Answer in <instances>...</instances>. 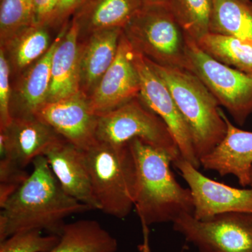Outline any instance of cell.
I'll return each mask as SVG.
<instances>
[{"label": "cell", "instance_id": "cell-1", "mask_svg": "<svg viewBox=\"0 0 252 252\" xmlns=\"http://www.w3.org/2000/svg\"><path fill=\"white\" fill-rule=\"evenodd\" d=\"M32 163L27 180L0 206V241L29 230L60 236L66 218L92 210L63 190L45 156Z\"/></svg>", "mask_w": 252, "mask_h": 252}, {"label": "cell", "instance_id": "cell-2", "mask_svg": "<svg viewBox=\"0 0 252 252\" xmlns=\"http://www.w3.org/2000/svg\"><path fill=\"white\" fill-rule=\"evenodd\" d=\"M137 167L134 207L143 233L141 252H151L149 228L157 223L173 222L182 214L193 215L190 189L176 180L170 167L171 157L138 139L128 142Z\"/></svg>", "mask_w": 252, "mask_h": 252}, {"label": "cell", "instance_id": "cell-3", "mask_svg": "<svg viewBox=\"0 0 252 252\" xmlns=\"http://www.w3.org/2000/svg\"><path fill=\"white\" fill-rule=\"evenodd\" d=\"M171 93L188 126L199 161L223 140L226 124L220 104L205 84L183 68L159 65L147 60Z\"/></svg>", "mask_w": 252, "mask_h": 252}, {"label": "cell", "instance_id": "cell-4", "mask_svg": "<svg viewBox=\"0 0 252 252\" xmlns=\"http://www.w3.org/2000/svg\"><path fill=\"white\" fill-rule=\"evenodd\" d=\"M99 210L124 219L134 207L137 173L129 143L117 145L96 140L83 150Z\"/></svg>", "mask_w": 252, "mask_h": 252}, {"label": "cell", "instance_id": "cell-5", "mask_svg": "<svg viewBox=\"0 0 252 252\" xmlns=\"http://www.w3.org/2000/svg\"><path fill=\"white\" fill-rule=\"evenodd\" d=\"M124 34L151 62L186 69L187 36L167 5L142 6L124 27Z\"/></svg>", "mask_w": 252, "mask_h": 252}, {"label": "cell", "instance_id": "cell-6", "mask_svg": "<svg viewBox=\"0 0 252 252\" xmlns=\"http://www.w3.org/2000/svg\"><path fill=\"white\" fill-rule=\"evenodd\" d=\"M96 139L117 145L138 139L165 152L171 157L172 162L182 157L166 124L144 104L140 96L99 117Z\"/></svg>", "mask_w": 252, "mask_h": 252}, {"label": "cell", "instance_id": "cell-7", "mask_svg": "<svg viewBox=\"0 0 252 252\" xmlns=\"http://www.w3.org/2000/svg\"><path fill=\"white\" fill-rule=\"evenodd\" d=\"M187 36V66L205 84L235 122L243 126L252 114V74L219 62Z\"/></svg>", "mask_w": 252, "mask_h": 252}, {"label": "cell", "instance_id": "cell-8", "mask_svg": "<svg viewBox=\"0 0 252 252\" xmlns=\"http://www.w3.org/2000/svg\"><path fill=\"white\" fill-rule=\"evenodd\" d=\"M172 223L199 252H252V214L228 212L198 220L185 213Z\"/></svg>", "mask_w": 252, "mask_h": 252}, {"label": "cell", "instance_id": "cell-9", "mask_svg": "<svg viewBox=\"0 0 252 252\" xmlns=\"http://www.w3.org/2000/svg\"><path fill=\"white\" fill-rule=\"evenodd\" d=\"M172 162L189 185L196 220H208L228 212L252 214V188H234L208 178L182 157Z\"/></svg>", "mask_w": 252, "mask_h": 252}, {"label": "cell", "instance_id": "cell-10", "mask_svg": "<svg viewBox=\"0 0 252 252\" xmlns=\"http://www.w3.org/2000/svg\"><path fill=\"white\" fill-rule=\"evenodd\" d=\"M134 63L140 77L141 99L166 124L182 157L200 168L201 165L194 151L190 130L166 84L147 59L135 50Z\"/></svg>", "mask_w": 252, "mask_h": 252}, {"label": "cell", "instance_id": "cell-11", "mask_svg": "<svg viewBox=\"0 0 252 252\" xmlns=\"http://www.w3.org/2000/svg\"><path fill=\"white\" fill-rule=\"evenodd\" d=\"M134 56L135 49L123 32L114 62L89 97L91 109L97 117L108 114L140 96V77Z\"/></svg>", "mask_w": 252, "mask_h": 252}, {"label": "cell", "instance_id": "cell-12", "mask_svg": "<svg viewBox=\"0 0 252 252\" xmlns=\"http://www.w3.org/2000/svg\"><path fill=\"white\" fill-rule=\"evenodd\" d=\"M35 117L81 150L89 148L97 140L99 117L93 112L89 97L82 93L46 102Z\"/></svg>", "mask_w": 252, "mask_h": 252}, {"label": "cell", "instance_id": "cell-13", "mask_svg": "<svg viewBox=\"0 0 252 252\" xmlns=\"http://www.w3.org/2000/svg\"><path fill=\"white\" fill-rule=\"evenodd\" d=\"M62 139L54 129L36 117L12 119L9 125L0 130V154L9 156L26 169Z\"/></svg>", "mask_w": 252, "mask_h": 252}, {"label": "cell", "instance_id": "cell-14", "mask_svg": "<svg viewBox=\"0 0 252 252\" xmlns=\"http://www.w3.org/2000/svg\"><path fill=\"white\" fill-rule=\"evenodd\" d=\"M65 25L61 28L49 51L11 80L10 113L12 119L35 117L47 102L51 85V62L56 46L63 35Z\"/></svg>", "mask_w": 252, "mask_h": 252}, {"label": "cell", "instance_id": "cell-15", "mask_svg": "<svg viewBox=\"0 0 252 252\" xmlns=\"http://www.w3.org/2000/svg\"><path fill=\"white\" fill-rule=\"evenodd\" d=\"M226 124L223 140L210 154L200 160L205 170L218 172L220 176L234 175L242 187L250 186L252 170V132L233 125L220 108Z\"/></svg>", "mask_w": 252, "mask_h": 252}, {"label": "cell", "instance_id": "cell-16", "mask_svg": "<svg viewBox=\"0 0 252 252\" xmlns=\"http://www.w3.org/2000/svg\"><path fill=\"white\" fill-rule=\"evenodd\" d=\"M44 156L55 177L68 195L92 210H99L83 150L63 138L51 147Z\"/></svg>", "mask_w": 252, "mask_h": 252}, {"label": "cell", "instance_id": "cell-17", "mask_svg": "<svg viewBox=\"0 0 252 252\" xmlns=\"http://www.w3.org/2000/svg\"><path fill=\"white\" fill-rule=\"evenodd\" d=\"M123 28L94 32L80 41L79 91L89 97L117 56Z\"/></svg>", "mask_w": 252, "mask_h": 252}, {"label": "cell", "instance_id": "cell-18", "mask_svg": "<svg viewBox=\"0 0 252 252\" xmlns=\"http://www.w3.org/2000/svg\"><path fill=\"white\" fill-rule=\"evenodd\" d=\"M79 28L72 19L66 23L51 62V85L48 101L72 96L79 91Z\"/></svg>", "mask_w": 252, "mask_h": 252}, {"label": "cell", "instance_id": "cell-19", "mask_svg": "<svg viewBox=\"0 0 252 252\" xmlns=\"http://www.w3.org/2000/svg\"><path fill=\"white\" fill-rule=\"evenodd\" d=\"M142 6L140 0H86L71 19L77 23L81 40L94 32L124 29Z\"/></svg>", "mask_w": 252, "mask_h": 252}, {"label": "cell", "instance_id": "cell-20", "mask_svg": "<svg viewBox=\"0 0 252 252\" xmlns=\"http://www.w3.org/2000/svg\"><path fill=\"white\" fill-rule=\"evenodd\" d=\"M49 25H32L0 49L4 51L11 68V80L46 54L53 43Z\"/></svg>", "mask_w": 252, "mask_h": 252}, {"label": "cell", "instance_id": "cell-21", "mask_svg": "<svg viewBox=\"0 0 252 252\" xmlns=\"http://www.w3.org/2000/svg\"><path fill=\"white\" fill-rule=\"evenodd\" d=\"M118 242L98 221L82 220L65 223L59 243L49 252H117Z\"/></svg>", "mask_w": 252, "mask_h": 252}, {"label": "cell", "instance_id": "cell-22", "mask_svg": "<svg viewBox=\"0 0 252 252\" xmlns=\"http://www.w3.org/2000/svg\"><path fill=\"white\" fill-rule=\"evenodd\" d=\"M210 32L252 43V1L213 0Z\"/></svg>", "mask_w": 252, "mask_h": 252}, {"label": "cell", "instance_id": "cell-23", "mask_svg": "<svg viewBox=\"0 0 252 252\" xmlns=\"http://www.w3.org/2000/svg\"><path fill=\"white\" fill-rule=\"evenodd\" d=\"M196 42L200 49L219 62L252 74V43L210 32Z\"/></svg>", "mask_w": 252, "mask_h": 252}, {"label": "cell", "instance_id": "cell-24", "mask_svg": "<svg viewBox=\"0 0 252 252\" xmlns=\"http://www.w3.org/2000/svg\"><path fill=\"white\" fill-rule=\"evenodd\" d=\"M167 5L186 35L198 41L210 33L213 0H169Z\"/></svg>", "mask_w": 252, "mask_h": 252}, {"label": "cell", "instance_id": "cell-25", "mask_svg": "<svg viewBox=\"0 0 252 252\" xmlns=\"http://www.w3.org/2000/svg\"><path fill=\"white\" fill-rule=\"evenodd\" d=\"M34 25L32 0H1L0 46Z\"/></svg>", "mask_w": 252, "mask_h": 252}, {"label": "cell", "instance_id": "cell-26", "mask_svg": "<svg viewBox=\"0 0 252 252\" xmlns=\"http://www.w3.org/2000/svg\"><path fill=\"white\" fill-rule=\"evenodd\" d=\"M59 240V235L44 236L39 230H24L0 241V252H49Z\"/></svg>", "mask_w": 252, "mask_h": 252}, {"label": "cell", "instance_id": "cell-27", "mask_svg": "<svg viewBox=\"0 0 252 252\" xmlns=\"http://www.w3.org/2000/svg\"><path fill=\"white\" fill-rule=\"evenodd\" d=\"M30 175L6 154H0V206L26 182Z\"/></svg>", "mask_w": 252, "mask_h": 252}, {"label": "cell", "instance_id": "cell-28", "mask_svg": "<svg viewBox=\"0 0 252 252\" xmlns=\"http://www.w3.org/2000/svg\"><path fill=\"white\" fill-rule=\"evenodd\" d=\"M11 93V68L4 51L0 49V130L5 128L12 120L10 113Z\"/></svg>", "mask_w": 252, "mask_h": 252}, {"label": "cell", "instance_id": "cell-29", "mask_svg": "<svg viewBox=\"0 0 252 252\" xmlns=\"http://www.w3.org/2000/svg\"><path fill=\"white\" fill-rule=\"evenodd\" d=\"M85 1L86 0H61L49 26L54 29L60 31L65 23L70 21L73 15Z\"/></svg>", "mask_w": 252, "mask_h": 252}, {"label": "cell", "instance_id": "cell-30", "mask_svg": "<svg viewBox=\"0 0 252 252\" xmlns=\"http://www.w3.org/2000/svg\"><path fill=\"white\" fill-rule=\"evenodd\" d=\"M61 0H32L34 25H50Z\"/></svg>", "mask_w": 252, "mask_h": 252}, {"label": "cell", "instance_id": "cell-31", "mask_svg": "<svg viewBox=\"0 0 252 252\" xmlns=\"http://www.w3.org/2000/svg\"><path fill=\"white\" fill-rule=\"evenodd\" d=\"M143 6H152V5H167L169 0H140Z\"/></svg>", "mask_w": 252, "mask_h": 252}, {"label": "cell", "instance_id": "cell-32", "mask_svg": "<svg viewBox=\"0 0 252 252\" xmlns=\"http://www.w3.org/2000/svg\"><path fill=\"white\" fill-rule=\"evenodd\" d=\"M250 186H252V173H251V183H250Z\"/></svg>", "mask_w": 252, "mask_h": 252}, {"label": "cell", "instance_id": "cell-33", "mask_svg": "<svg viewBox=\"0 0 252 252\" xmlns=\"http://www.w3.org/2000/svg\"><path fill=\"white\" fill-rule=\"evenodd\" d=\"M245 1H251V0H245Z\"/></svg>", "mask_w": 252, "mask_h": 252}]
</instances>
